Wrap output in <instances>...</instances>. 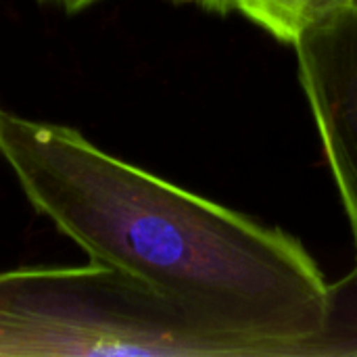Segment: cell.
I'll return each instance as SVG.
<instances>
[{"mask_svg": "<svg viewBox=\"0 0 357 357\" xmlns=\"http://www.w3.org/2000/svg\"><path fill=\"white\" fill-rule=\"evenodd\" d=\"M0 157L29 205L90 261L149 287L228 356H331V284L289 232L132 165L73 128L2 109Z\"/></svg>", "mask_w": 357, "mask_h": 357, "instance_id": "1", "label": "cell"}, {"mask_svg": "<svg viewBox=\"0 0 357 357\" xmlns=\"http://www.w3.org/2000/svg\"><path fill=\"white\" fill-rule=\"evenodd\" d=\"M228 356L178 307L102 266L0 272V357Z\"/></svg>", "mask_w": 357, "mask_h": 357, "instance_id": "2", "label": "cell"}, {"mask_svg": "<svg viewBox=\"0 0 357 357\" xmlns=\"http://www.w3.org/2000/svg\"><path fill=\"white\" fill-rule=\"evenodd\" d=\"M293 48L357 249V0L305 31Z\"/></svg>", "mask_w": 357, "mask_h": 357, "instance_id": "3", "label": "cell"}, {"mask_svg": "<svg viewBox=\"0 0 357 357\" xmlns=\"http://www.w3.org/2000/svg\"><path fill=\"white\" fill-rule=\"evenodd\" d=\"M356 0H238L236 13L282 44H295L305 31Z\"/></svg>", "mask_w": 357, "mask_h": 357, "instance_id": "4", "label": "cell"}, {"mask_svg": "<svg viewBox=\"0 0 357 357\" xmlns=\"http://www.w3.org/2000/svg\"><path fill=\"white\" fill-rule=\"evenodd\" d=\"M178 2H192L199 8H205V10L218 13V15L236 13V6H238V0H178Z\"/></svg>", "mask_w": 357, "mask_h": 357, "instance_id": "5", "label": "cell"}, {"mask_svg": "<svg viewBox=\"0 0 357 357\" xmlns=\"http://www.w3.org/2000/svg\"><path fill=\"white\" fill-rule=\"evenodd\" d=\"M40 2L59 4L65 13H79V10H86V8H90L92 4H96L100 0H40Z\"/></svg>", "mask_w": 357, "mask_h": 357, "instance_id": "6", "label": "cell"}]
</instances>
